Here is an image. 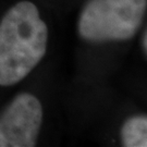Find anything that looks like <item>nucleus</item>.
Returning <instances> with one entry per match:
<instances>
[{
    "instance_id": "1",
    "label": "nucleus",
    "mask_w": 147,
    "mask_h": 147,
    "mask_svg": "<svg viewBox=\"0 0 147 147\" xmlns=\"http://www.w3.org/2000/svg\"><path fill=\"white\" fill-rule=\"evenodd\" d=\"M47 44V25L33 2L9 9L0 21V86L25 79L44 58Z\"/></svg>"
},
{
    "instance_id": "2",
    "label": "nucleus",
    "mask_w": 147,
    "mask_h": 147,
    "mask_svg": "<svg viewBox=\"0 0 147 147\" xmlns=\"http://www.w3.org/2000/svg\"><path fill=\"white\" fill-rule=\"evenodd\" d=\"M146 8L147 0H88L79 18L80 35L93 42L131 39Z\"/></svg>"
},
{
    "instance_id": "3",
    "label": "nucleus",
    "mask_w": 147,
    "mask_h": 147,
    "mask_svg": "<svg viewBox=\"0 0 147 147\" xmlns=\"http://www.w3.org/2000/svg\"><path fill=\"white\" fill-rule=\"evenodd\" d=\"M42 106L30 93L16 96L0 113V147H34L42 123Z\"/></svg>"
},
{
    "instance_id": "4",
    "label": "nucleus",
    "mask_w": 147,
    "mask_h": 147,
    "mask_svg": "<svg viewBox=\"0 0 147 147\" xmlns=\"http://www.w3.org/2000/svg\"><path fill=\"white\" fill-rule=\"evenodd\" d=\"M121 141L125 147L147 146V118L135 116L129 118L121 129Z\"/></svg>"
},
{
    "instance_id": "5",
    "label": "nucleus",
    "mask_w": 147,
    "mask_h": 147,
    "mask_svg": "<svg viewBox=\"0 0 147 147\" xmlns=\"http://www.w3.org/2000/svg\"><path fill=\"white\" fill-rule=\"evenodd\" d=\"M147 32L145 31L144 32V34H143V37H142V49L144 53L146 55L147 53Z\"/></svg>"
}]
</instances>
